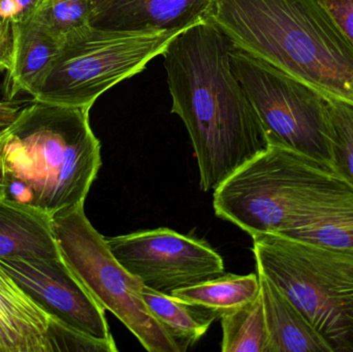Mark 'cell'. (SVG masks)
Wrapping results in <instances>:
<instances>
[{"instance_id":"obj_1","label":"cell","mask_w":353,"mask_h":352,"mask_svg":"<svg viewBox=\"0 0 353 352\" xmlns=\"http://www.w3.org/2000/svg\"><path fill=\"white\" fill-rule=\"evenodd\" d=\"M234 43L201 21L179 33L161 55L172 113L187 128L205 192L269 148L261 120L230 65Z\"/></svg>"},{"instance_id":"obj_2","label":"cell","mask_w":353,"mask_h":352,"mask_svg":"<svg viewBox=\"0 0 353 352\" xmlns=\"http://www.w3.org/2000/svg\"><path fill=\"white\" fill-rule=\"evenodd\" d=\"M89 111L27 103L0 130V198L51 217L84 205L101 167Z\"/></svg>"},{"instance_id":"obj_3","label":"cell","mask_w":353,"mask_h":352,"mask_svg":"<svg viewBox=\"0 0 353 352\" xmlns=\"http://www.w3.org/2000/svg\"><path fill=\"white\" fill-rule=\"evenodd\" d=\"M205 21L238 49L353 105V49L319 0H213Z\"/></svg>"},{"instance_id":"obj_4","label":"cell","mask_w":353,"mask_h":352,"mask_svg":"<svg viewBox=\"0 0 353 352\" xmlns=\"http://www.w3.org/2000/svg\"><path fill=\"white\" fill-rule=\"evenodd\" d=\"M353 200V186L331 165L270 145L214 190L215 214L251 237H286Z\"/></svg>"},{"instance_id":"obj_5","label":"cell","mask_w":353,"mask_h":352,"mask_svg":"<svg viewBox=\"0 0 353 352\" xmlns=\"http://www.w3.org/2000/svg\"><path fill=\"white\" fill-rule=\"evenodd\" d=\"M257 274L269 279L327 341L353 352V254L282 236H253Z\"/></svg>"},{"instance_id":"obj_6","label":"cell","mask_w":353,"mask_h":352,"mask_svg":"<svg viewBox=\"0 0 353 352\" xmlns=\"http://www.w3.org/2000/svg\"><path fill=\"white\" fill-rule=\"evenodd\" d=\"M181 33L113 32L90 28L63 39L33 101L91 109L101 94L146 68Z\"/></svg>"},{"instance_id":"obj_7","label":"cell","mask_w":353,"mask_h":352,"mask_svg":"<svg viewBox=\"0 0 353 352\" xmlns=\"http://www.w3.org/2000/svg\"><path fill=\"white\" fill-rule=\"evenodd\" d=\"M60 256L103 310L111 311L149 352H181L143 298V283L112 253L84 205L51 217Z\"/></svg>"},{"instance_id":"obj_8","label":"cell","mask_w":353,"mask_h":352,"mask_svg":"<svg viewBox=\"0 0 353 352\" xmlns=\"http://www.w3.org/2000/svg\"><path fill=\"white\" fill-rule=\"evenodd\" d=\"M230 57L232 72L254 107L269 144L333 167L330 99L234 45Z\"/></svg>"},{"instance_id":"obj_9","label":"cell","mask_w":353,"mask_h":352,"mask_svg":"<svg viewBox=\"0 0 353 352\" xmlns=\"http://www.w3.org/2000/svg\"><path fill=\"white\" fill-rule=\"evenodd\" d=\"M116 260L157 293L199 284L224 274L221 256L207 243L165 227L105 238Z\"/></svg>"},{"instance_id":"obj_10","label":"cell","mask_w":353,"mask_h":352,"mask_svg":"<svg viewBox=\"0 0 353 352\" xmlns=\"http://www.w3.org/2000/svg\"><path fill=\"white\" fill-rule=\"evenodd\" d=\"M0 267L52 318L93 338L114 341L105 310L61 258H4Z\"/></svg>"},{"instance_id":"obj_11","label":"cell","mask_w":353,"mask_h":352,"mask_svg":"<svg viewBox=\"0 0 353 352\" xmlns=\"http://www.w3.org/2000/svg\"><path fill=\"white\" fill-rule=\"evenodd\" d=\"M212 1L105 0L95 8L90 26L113 32H182L205 20Z\"/></svg>"},{"instance_id":"obj_12","label":"cell","mask_w":353,"mask_h":352,"mask_svg":"<svg viewBox=\"0 0 353 352\" xmlns=\"http://www.w3.org/2000/svg\"><path fill=\"white\" fill-rule=\"evenodd\" d=\"M12 66L6 70L3 84L6 94L33 95L45 79L60 50L61 41L34 17L12 26Z\"/></svg>"},{"instance_id":"obj_13","label":"cell","mask_w":353,"mask_h":352,"mask_svg":"<svg viewBox=\"0 0 353 352\" xmlns=\"http://www.w3.org/2000/svg\"><path fill=\"white\" fill-rule=\"evenodd\" d=\"M49 318L0 267V352H50Z\"/></svg>"},{"instance_id":"obj_14","label":"cell","mask_w":353,"mask_h":352,"mask_svg":"<svg viewBox=\"0 0 353 352\" xmlns=\"http://www.w3.org/2000/svg\"><path fill=\"white\" fill-rule=\"evenodd\" d=\"M60 258L51 216L0 198V260Z\"/></svg>"},{"instance_id":"obj_15","label":"cell","mask_w":353,"mask_h":352,"mask_svg":"<svg viewBox=\"0 0 353 352\" xmlns=\"http://www.w3.org/2000/svg\"><path fill=\"white\" fill-rule=\"evenodd\" d=\"M259 275L268 331L267 352H333L296 306Z\"/></svg>"},{"instance_id":"obj_16","label":"cell","mask_w":353,"mask_h":352,"mask_svg":"<svg viewBox=\"0 0 353 352\" xmlns=\"http://www.w3.org/2000/svg\"><path fill=\"white\" fill-rule=\"evenodd\" d=\"M261 295L259 275L226 274L174 291L172 296L216 318L254 301Z\"/></svg>"},{"instance_id":"obj_17","label":"cell","mask_w":353,"mask_h":352,"mask_svg":"<svg viewBox=\"0 0 353 352\" xmlns=\"http://www.w3.org/2000/svg\"><path fill=\"white\" fill-rule=\"evenodd\" d=\"M143 298L151 313L175 340L181 352L197 342L217 318L207 310L189 305L174 296L157 293L145 285Z\"/></svg>"},{"instance_id":"obj_18","label":"cell","mask_w":353,"mask_h":352,"mask_svg":"<svg viewBox=\"0 0 353 352\" xmlns=\"http://www.w3.org/2000/svg\"><path fill=\"white\" fill-rule=\"evenodd\" d=\"M223 352H267L268 331L263 299L254 301L220 318Z\"/></svg>"},{"instance_id":"obj_19","label":"cell","mask_w":353,"mask_h":352,"mask_svg":"<svg viewBox=\"0 0 353 352\" xmlns=\"http://www.w3.org/2000/svg\"><path fill=\"white\" fill-rule=\"evenodd\" d=\"M285 238L353 254V200L313 219Z\"/></svg>"},{"instance_id":"obj_20","label":"cell","mask_w":353,"mask_h":352,"mask_svg":"<svg viewBox=\"0 0 353 352\" xmlns=\"http://www.w3.org/2000/svg\"><path fill=\"white\" fill-rule=\"evenodd\" d=\"M95 6L86 0H54L41 4L35 12L43 26L59 41L90 28Z\"/></svg>"},{"instance_id":"obj_21","label":"cell","mask_w":353,"mask_h":352,"mask_svg":"<svg viewBox=\"0 0 353 352\" xmlns=\"http://www.w3.org/2000/svg\"><path fill=\"white\" fill-rule=\"evenodd\" d=\"M329 121L333 167L353 186V105L330 99Z\"/></svg>"},{"instance_id":"obj_22","label":"cell","mask_w":353,"mask_h":352,"mask_svg":"<svg viewBox=\"0 0 353 352\" xmlns=\"http://www.w3.org/2000/svg\"><path fill=\"white\" fill-rule=\"evenodd\" d=\"M50 352H117L115 341L99 340L50 316L47 330Z\"/></svg>"},{"instance_id":"obj_23","label":"cell","mask_w":353,"mask_h":352,"mask_svg":"<svg viewBox=\"0 0 353 352\" xmlns=\"http://www.w3.org/2000/svg\"><path fill=\"white\" fill-rule=\"evenodd\" d=\"M353 49V0H319Z\"/></svg>"},{"instance_id":"obj_24","label":"cell","mask_w":353,"mask_h":352,"mask_svg":"<svg viewBox=\"0 0 353 352\" xmlns=\"http://www.w3.org/2000/svg\"><path fill=\"white\" fill-rule=\"evenodd\" d=\"M45 0H0V14L10 27L30 20Z\"/></svg>"},{"instance_id":"obj_25","label":"cell","mask_w":353,"mask_h":352,"mask_svg":"<svg viewBox=\"0 0 353 352\" xmlns=\"http://www.w3.org/2000/svg\"><path fill=\"white\" fill-rule=\"evenodd\" d=\"M26 103L17 99H10L6 94L3 82L0 81V130L12 124Z\"/></svg>"},{"instance_id":"obj_26","label":"cell","mask_w":353,"mask_h":352,"mask_svg":"<svg viewBox=\"0 0 353 352\" xmlns=\"http://www.w3.org/2000/svg\"><path fill=\"white\" fill-rule=\"evenodd\" d=\"M12 59V33L10 29H0V74L10 70Z\"/></svg>"},{"instance_id":"obj_27","label":"cell","mask_w":353,"mask_h":352,"mask_svg":"<svg viewBox=\"0 0 353 352\" xmlns=\"http://www.w3.org/2000/svg\"><path fill=\"white\" fill-rule=\"evenodd\" d=\"M51 1H54V0H45V1H43V3H46V2ZM86 1L90 2V3H92L93 6H95V8H97V6H101V3H103V2L105 1V0H86Z\"/></svg>"},{"instance_id":"obj_28","label":"cell","mask_w":353,"mask_h":352,"mask_svg":"<svg viewBox=\"0 0 353 352\" xmlns=\"http://www.w3.org/2000/svg\"><path fill=\"white\" fill-rule=\"evenodd\" d=\"M12 27L6 23V21L2 19L1 14H0V29H10Z\"/></svg>"}]
</instances>
